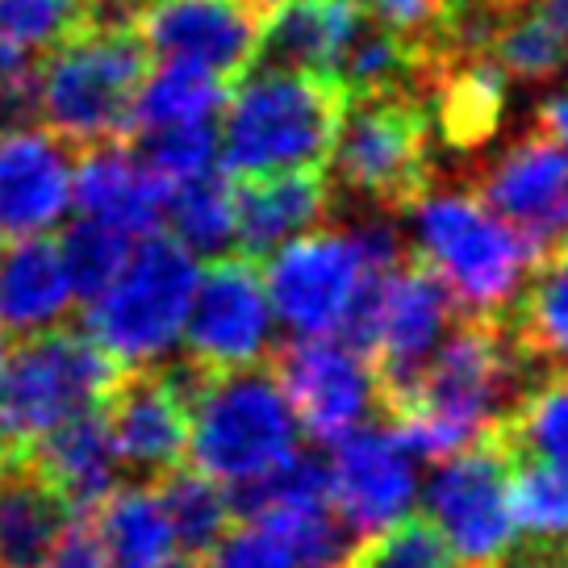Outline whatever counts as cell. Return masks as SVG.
<instances>
[{"instance_id":"cell-16","label":"cell","mask_w":568,"mask_h":568,"mask_svg":"<svg viewBox=\"0 0 568 568\" xmlns=\"http://www.w3.org/2000/svg\"><path fill=\"white\" fill-rule=\"evenodd\" d=\"M326 477H331V501L355 539H368L409 515L414 489H418L414 456L393 435V426L347 430L338 444H331Z\"/></svg>"},{"instance_id":"cell-4","label":"cell","mask_w":568,"mask_h":568,"mask_svg":"<svg viewBox=\"0 0 568 568\" xmlns=\"http://www.w3.org/2000/svg\"><path fill=\"white\" fill-rule=\"evenodd\" d=\"M151 71L130 18H101L47 51L38 68V118L71 146H97L130 134L134 97Z\"/></svg>"},{"instance_id":"cell-33","label":"cell","mask_w":568,"mask_h":568,"mask_svg":"<svg viewBox=\"0 0 568 568\" xmlns=\"http://www.w3.org/2000/svg\"><path fill=\"white\" fill-rule=\"evenodd\" d=\"M510 518H515V535H523V544H544V548L568 544V473L544 460L515 456Z\"/></svg>"},{"instance_id":"cell-9","label":"cell","mask_w":568,"mask_h":568,"mask_svg":"<svg viewBox=\"0 0 568 568\" xmlns=\"http://www.w3.org/2000/svg\"><path fill=\"white\" fill-rule=\"evenodd\" d=\"M460 314L464 310L456 305L444 276L414 247L402 251V260L376 276L368 364L381 393V414L389 423H397L409 409L426 359Z\"/></svg>"},{"instance_id":"cell-1","label":"cell","mask_w":568,"mask_h":568,"mask_svg":"<svg viewBox=\"0 0 568 568\" xmlns=\"http://www.w3.org/2000/svg\"><path fill=\"white\" fill-rule=\"evenodd\" d=\"M531 385L501 314H460L426 359L409 409L389 426L409 456L439 464L477 444Z\"/></svg>"},{"instance_id":"cell-18","label":"cell","mask_w":568,"mask_h":568,"mask_svg":"<svg viewBox=\"0 0 568 568\" xmlns=\"http://www.w3.org/2000/svg\"><path fill=\"white\" fill-rule=\"evenodd\" d=\"M105 423L122 468L160 480L189 460V397L168 364L122 373L105 397Z\"/></svg>"},{"instance_id":"cell-45","label":"cell","mask_w":568,"mask_h":568,"mask_svg":"<svg viewBox=\"0 0 568 568\" xmlns=\"http://www.w3.org/2000/svg\"><path fill=\"white\" fill-rule=\"evenodd\" d=\"M539 568H568V544H560V548H548V556H544V565Z\"/></svg>"},{"instance_id":"cell-44","label":"cell","mask_w":568,"mask_h":568,"mask_svg":"<svg viewBox=\"0 0 568 568\" xmlns=\"http://www.w3.org/2000/svg\"><path fill=\"white\" fill-rule=\"evenodd\" d=\"M105 4V13H118V18H130L134 9H139L142 0H101Z\"/></svg>"},{"instance_id":"cell-42","label":"cell","mask_w":568,"mask_h":568,"mask_svg":"<svg viewBox=\"0 0 568 568\" xmlns=\"http://www.w3.org/2000/svg\"><path fill=\"white\" fill-rule=\"evenodd\" d=\"M539 4L548 9L551 18H556V26H560V30L568 34V0H539Z\"/></svg>"},{"instance_id":"cell-34","label":"cell","mask_w":568,"mask_h":568,"mask_svg":"<svg viewBox=\"0 0 568 568\" xmlns=\"http://www.w3.org/2000/svg\"><path fill=\"white\" fill-rule=\"evenodd\" d=\"M101 18H118L101 0H0V42L21 54H47Z\"/></svg>"},{"instance_id":"cell-20","label":"cell","mask_w":568,"mask_h":568,"mask_svg":"<svg viewBox=\"0 0 568 568\" xmlns=\"http://www.w3.org/2000/svg\"><path fill=\"white\" fill-rule=\"evenodd\" d=\"M80 302L54 234L13 239L0 251V335L30 338L71 318Z\"/></svg>"},{"instance_id":"cell-38","label":"cell","mask_w":568,"mask_h":568,"mask_svg":"<svg viewBox=\"0 0 568 568\" xmlns=\"http://www.w3.org/2000/svg\"><path fill=\"white\" fill-rule=\"evenodd\" d=\"M205 568H297V560L288 556L276 535H267L264 527H231L217 539V548L205 556Z\"/></svg>"},{"instance_id":"cell-39","label":"cell","mask_w":568,"mask_h":568,"mask_svg":"<svg viewBox=\"0 0 568 568\" xmlns=\"http://www.w3.org/2000/svg\"><path fill=\"white\" fill-rule=\"evenodd\" d=\"M38 118V68L30 54L0 42V130Z\"/></svg>"},{"instance_id":"cell-14","label":"cell","mask_w":568,"mask_h":568,"mask_svg":"<svg viewBox=\"0 0 568 568\" xmlns=\"http://www.w3.org/2000/svg\"><path fill=\"white\" fill-rule=\"evenodd\" d=\"M477 201L527 243L531 264L568 247V151L535 122L477 176Z\"/></svg>"},{"instance_id":"cell-28","label":"cell","mask_w":568,"mask_h":568,"mask_svg":"<svg viewBox=\"0 0 568 568\" xmlns=\"http://www.w3.org/2000/svg\"><path fill=\"white\" fill-rule=\"evenodd\" d=\"M485 54L494 59L506 80L539 84L568 63V34L539 0H518V4H506L494 13Z\"/></svg>"},{"instance_id":"cell-10","label":"cell","mask_w":568,"mask_h":568,"mask_svg":"<svg viewBox=\"0 0 568 568\" xmlns=\"http://www.w3.org/2000/svg\"><path fill=\"white\" fill-rule=\"evenodd\" d=\"M515 452L497 435H480L439 464L426 485V518L439 527L460 568H494L518 544L510 518Z\"/></svg>"},{"instance_id":"cell-3","label":"cell","mask_w":568,"mask_h":568,"mask_svg":"<svg viewBox=\"0 0 568 568\" xmlns=\"http://www.w3.org/2000/svg\"><path fill=\"white\" fill-rule=\"evenodd\" d=\"M196 272V255L172 234H142L105 288L84 297V335L122 373L160 368L180 352Z\"/></svg>"},{"instance_id":"cell-19","label":"cell","mask_w":568,"mask_h":568,"mask_svg":"<svg viewBox=\"0 0 568 568\" xmlns=\"http://www.w3.org/2000/svg\"><path fill=\"white\" fill-rule=\"evenodd\" d=\"M168 193L172 189L142 163L134 142L113 139L84 146V155L75 163L71 210L101 226L130 234V239H142L163 226Z\"/></svg>"},{"instance_id":"cell-7","label":"cell","mask_w":568,"mask_h":568,"mask_svg":"<svg viewBox=\"0 0 568 568\" xmlns=\"http://www.w3.org/2000/svg\"><path fill=\"white\" fill-rule=\"evenodd\" d=\"M414 251L435 267L464 314H501L531 267V251L477 193H430L414 205Z\"/></svg>"},{"instance_id":"cell-35","label":"cell","mask_w":568,"mask_h":568,"mask_svg":"<svg viewBox=\"0 0 568 568\" xmlns=\"http://www.w3.org/2000/svg\"><path fill=\"white\" fill-rule=\"evenodd\" d=\"M347 568H460L426 515H402L385 531L359 539Z\"/></svg>"},{"instance_id":"cell-15","label":"cell","mask_w":568,"mask_h":568,"mask_svg":"<svg viewBox=\"0 0 568 568\" xmlns=\"http://www.w3.org/2000/svg\"><path fill=\"white\" fill-rule=\"evenodd\" d=\"M160 63H189L234 84L260 54L267 13L255 0H142L130 13Z\"/></svg>"},{"instance_id":"cell-36","label":"cell","mask_w":568,"mask_h":568,"mask_svg":"<svg viewBox=\"0 0 568 568\" xmlns=\"http://www.w3.org/2000/svg\"><path fill=\"white\" fill-rule=\"evenodd\" d=\"M134 139H139L134 151L142 155V163L168 189L217 168V122L168 125V130H146V134H134Z\"/></svg>"},{"instance_id":"cell-17","label":"cell","mask_w":568,"mask_h":568,"mask_svg":"<svg viewBox=\"0 0 568 568\" xmlns=\"http://www.w3.org/2000/svg\"><path fill=\"white\" fill-rule=\"evenodd\" d=\"M71 142L34 122L0 130V239L59 231L71 213Z\"/></svg>"},{"instance_id":"cell-11","label":"cell","mask_w":568,"mask_h":568,"mask_svg":"<svg viewBox=\"0 0 568 568\" xmlns=\"http://www.w3.org/2000/svg\"><path fill=\"white\" fill-rule=\"evenodd\" d=\"M272 302L264 288V267L251 255H213L196 272L189 318L180 331V359L201 373H234L272 359Z\"/></svg>"},{"instance_id":"cell-5","label":"cell","mask_w":568,"mask_h":568,"mask_svg":"<svg viewBox=\"0 0 568 568\" xmlns=\"http://www.w3.org/2000/svg\"><path fill=\"white\" fill-rule=\"evenodd\" d=\"M302 447V426L272 359L205 373L189 397V460L226 489L276 473Z\"/></svg>"},{"instance_id":"cell-43","label":"cell","mask_w":568,"mask_h":568,"mask_svg":"<svg viewBox=\"0 0 568 568\" xmlns=\"http://www.w3.org/2000/svg\"><path fill=\"white\" fill-rule=\"evenodd\" d=\"M18 456H21V447L13 444V439H9V430L0 426V468H4L9 460H18Z\"/></svg>"},{"instance_id":"cell-47","label":"cell","mask_w":568,"mask_h":568,"mask_svg":"<svg viewBox=\"0 0 568 568\" xmlns=\"http://www.w3.org/2000/svg\"><path fill=\"white\" fill-rule=\"evenodd\" d=\"M4 364H9V338L0 335V381H4Z\"/></svg>"},{"instance_id":"cell-2","label":"cell","mask_w":568,"mask_h":568,"mask_svg":"<svg viewBox=\"0 0 568 568\" xmlns=\"http://www.w3.org/2000/svg\"><path fill=\"white\" fill-rule=\"evenodd\" d=\"M347 92L314 71L251 63L217 118V168L234 180L326 168Z\"/></svg>"},{"instance_id":"cell-21","label":"cell","mask_w":568,"mask_h":568,"mask_svg":"<svg viewBox=\"0 0 568 568\" xmlns=\"http://www.w3.org/2000/svg\"><path fill=\"white\" fill-rule=\"evenodd\" d=\"M234 201H239L234 243L251 260H267L281 243L326 222L331 180H326V168H293V172H272V176H247L234 180Z\"/></svg>"},{"instance_id":"cell-22","label":"cell","mask_w":568,"mask_h":568,"mask_svg":"<svg viewBox=\"0 0 568 568\" xmlns=\"http://www.w3.org/2000/svg\"><path fill=\"white\" fill-rule=\"evenodd\" d=\"M38 477L71 506V515L84 518L101 497L122 485V460L113 452V435L105 423V406L84 409L68 423L47 430L42 439L21 452Z\"/></svg>"},{"instance_id":"cell-46","label":"cell","mask_w":568,"mask_h":568,"mask_svg":"<svg viewBox=\"0 0 568 568\" xmlns=\"http://www.w3.org/2000/svg\"><path fill=\"white\" fill-rule=\"evenodd\" d=\"M163 568H205V565H201L196 556H180V560H176V556H172V560H168V565H163Z\"/></svg>"},{"instance_id":"cell-31","label":"cell","mask_w":568,"mask_h":568,"mask_svg":"<svg viewBox=\"0 0 568 568\" xmlns=\"http://www.w3.org/2000/svg\"><path fill=\"white\" fill-rule=\"evenodd\" d=\"M155 494H160L163 515L172 523L176 551L196 556V560H205L239 518L231 506V489L222 480L205 477L193 464H176L172 473H163L155 480Z\"/></svg>"},{"instance_id":"cell-25","label":"cell","mask_w":568,"mask_h":568,"mask_svg":"<svg viewBox=\"0 0 568 568\" xmlns=\"http://www.w3.org/2000/svg\"><path fill=\"white\" fill-rule=\"evenodd\" d=\"M84 518L105 568H163L176 556L155 485H113Z\"/></svg>"},{"instance_id":"cell-37","label":"cell","mask_w":568,"mask_h":568,"mask_svg":"<svg viewBox=\"0 0 568 568\" xmlns=\"http://www.w3.org/2000/svg\"><path fill=\"white\" fill-rule=\"evenodd\" d=\"M134 247V239L122 231H113V226H101V222H92V217H75L68 231L59 234V251H63V260H68V272L71 281H75V293H80V302L92 297L97 288H105L109 276L122 267V260L130 255Z\"/></svg>"},{"instance_id":"cell-6","label":"cell","mask_w":568,"mask_h":568,"mask_svg":"<svg viewBox=\"0 0 568 568\" xmlns=\"http://www.w3.org/2000/svg\"><path fill=\"white\" fill-rule=\"evenodd\" d=\"M430 118L423 92L381 89L343 101L331 163L338 184L385 213H409L430 189Z\"/></svg>"},{"instance_id":"cell-12","label":"cell","mask_w":568,"mask_h":568,"mask_svg":"<svg viewBox=\"0 0 568 568\" xmlns=\"http://www.w3.org/2000/svg\"><path fill=\"white\" fill-rule=\"evenodd\" d=\"M373 272L352 231L314 226L267 255L264 288L293 335H335Z\"/></svg>"},{"instance_id":"cell-48","label":"cell","mask_w":568,"mask_h":568,"mask_svg":"<svg viewBox=\"0 0 568 568\" xmlns=\"http://www.w3.org/2000/svg\"><path fill=\"white\" fill-rule=\"evenodd\" d=\"M255 4H260V9H264V13H272V9H281L284 0H255Z\"/></svg>"},{"instance_id":"cell-23","label":"cell","mask_w":568,"mask_h":568,"mask_svg":"<svg viewBox=\"0 0 568 568\" xmlns=\"http://www.w3.org/2000/svg\"><path fill=\"white\" fill-rule=\"evenodd\" d=\"M515 302L501 310V326L515 343L531 381L568 368V247L527 267Z\"/></svg>"},{"instance_id":"cell-8","label":"cell","mask_w":568,"mask_h":568,"mask_svg":"<svg viewBox=\"0 0 568 568\" xmlns=\"http://www.w3.org/2000/svg\"><path fill=\"white\" fill-rule=\"evenodd\" d=\"M122 368L109 359L84 331H42L9 347L4 381H0V426L9 439L26 447L47 430L68 423L84 409L105 406Z\"/></svg>"},{"instance_id":"cell-41","label":"cell","mask_w":568,"mask_h":568,"mask_svg":"<svg viewBox=\"0 0 568 568\" xmlns=\"http://www.w3.org/2000/svg\"><path fill=\"white\" fill-rule=\"evenodd\" d=\"M535 122L544 125L551 139L568 151V92H565V97H551L548 105L539 109V118H535Z\"/></svg>"},{"instance_id":"cell-26","label":"cell","mask_w":568,"mask_h":568,"mask_svg":"<svg viewBox=\"0 0 568 568\" xmlns=\"http://www.w3.org/2000/svg\"><path fill=\"white\" fill-rule=\"evenodd\" d=\"M355 18H359L355 0H284L281 9L267 13L255 63L314 71L331 80Z\"/></svg>"},{"instance_id":"cell-13","label":"cell","mask_w":568,"mask_h":568,"mask_svg":"<svg viewBox=\"0 0 568 568\" xmlns=\"http://www.w3.org/2000/svg\"><path fill=\"white\" fill-rule=\"evenodd\" d=\"M272 368L302 435L314 444H338L347 430L381 414L373 364L335 335H297L272 355Z\"/></svg>"},{"instance_id":"cell-29","label":"cell","mask_w":568,"mask_h":568,"mask_svg":"<svg viewBox=\"0 0 568 568\" xmlns=\"http://www.w3.org/2000/svg\"><path fill=\"white\" fill-rule=\"evenodd\" d=\"M231 84L213 71L189 68V63H160L146 71L139 97H134V118L130 134L146 130H168V125L217 122L226 109Z\"/></svg>"},{"instance_id":"cell-32","label":"cell","mask_w":568,"mask_h":568,"mask_svg":"<svg viewBox=\"0 0 568 568\" xmlns=\"http://www.w3.org/2000/svg\"><path fill=\"white\" fill-rule=\"evenodd\" d=\"M489 435H497L523 460H544L568 473V368L539 376L510 406V414L489 426Z\"/></svg>"},{"instance_id":"cell-40","label":"cell","mask_w":568,"mask_h":568,"mask_svg":"<svg viewBox=\"0 0 568 568\" xmlns=\"http://www.w3.org/2000/svg\"><path fill=\"white\" fill-rule=\"evenodd\" d=\"M34 568H105V560H101V551L92 544L89 527L71 523L68 531H63V539L47 551V560H38Z\"/></svg>"},{"instance_id":"cell-27","label":"cell","mask_w":568,"mask_h":568,"mask_svg":"<svg viewBox=\"0 0 568 568\" xmlns=\"http://www.w3.org/2000/svg\"><path fill=\"white\" fill-rule=\"evenodd\" d=\"M75 515L30 460L18 456L0 468V568H34L63 539Z\"/></svg>"},{"instance_id":"cell-24","label":"cell","mask_w":568,"mask_h":568,"mask_svg":"<svg viewBox=\"0 0 568 568\" xmlns=\"http://www.w3.org/2000/svg\"><path fill=\"white\" fill-rule=\"evenodd\" d=\"M506 84L510 80L497 71L489 54H456L439 63L423 89L430 130H439V139L460 151L489 142L501 130Z\"/></svg>"},{"instance_id":"cell-30","label":"cell","mask_w":568,"mask_h":568,"mask_svg":"<svg viewBox=\"0 0 568 568\" xmlns=\"http://www.w3.org/2000/svg\"><path fill=\"white\" fill-rule=\"evenodd\" d=\"M163 222L180 247L201 260L226 255L234 247V226H239L234 176H226L222 168H210V172L176 184L163 205Z\"/></svg>"}]
</instances>
